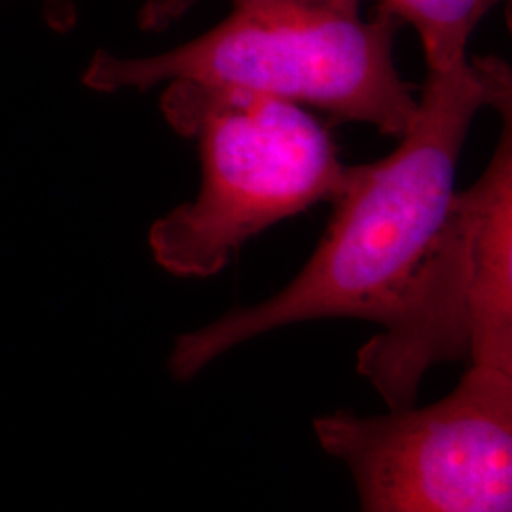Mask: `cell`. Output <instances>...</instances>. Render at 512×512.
<instances>
[{"instance_id":"cell-2","label":"cell","mask_w":512,"mask_h":512,"mask_svg":"<svg viewBox=\"0 0 512 512\" xmlns=\"http://www.w3.org/2000/svg\"><path fill=\"white\" fill-rule=\"evenodd\" d=\"M226 18L181 46L147 57L93 55L84 86L95 92H147L198 82L264 93L401 137L418 95L395 63L399 19L361 0H230Z\"/></svg>"},{"instance_id":"cell-4","label":"cell","mask_w":512,"mask_h":512,"mask_svg":"<svg viewBox=\"0 0 512 512\" xmlns=\"http://www.w3.org/2000/svg\"><path fill=\"white\" fill-rule=\"evenodd\" d=\"M363 512H512V374L469 366L439 403L313 421Z\"/></svg>"},{"instance_id":"cell-3","label":"cell","mask_w":512,"mask_h":512,"mask_svg":"<svg viewBox=\"0 0 512 512\" xmlns=\"http://www.w3.org/2000/svg\"><path fill=\"white\" fill-rule=\"evenodd\" d=\"M165 122L200 154L192 202L156 220L154 260L177 277H211L239 249L281 220L334 202L349 179L329 131L306 107L264 93L169 82Z\"/></svg>"},{"instance_id":"cell-1","label":"cell","mask_w":512,"mask_h":512,"mask_svg":"<svg viewBox=\"0 0 512 512\" xmlns=\"http://www.w3.org/2000/svg\"><path fill=\"white\" fill-rule=\"evenodd\" d=\"M512 107L509 65L469 57L446 73H427L412 124L378 162L349 165V179L308 264L268 300L228 311L184 332L169 372L188 382L226 351L262 334L315 319L378 323V342L410 325L423 272L456 196V171L467 133L482 109Z\"/></svg>"},{"instance_id":"cell-6","label":"cell","mask_w":512,"mask_h":512,"mask_svg":"<svg viewBox=\"0 0 512 512\" xmlns=\"http://www.w3.org/2000/svg\"><path fill=\"white\" fill-rule=\"evenodd\" d=\"M198 2L200 0H145L137 14V25L145 33H164Z\"/></svg>"},{"instance_id":"cell-5","label":"cell","mask_w":512,"mask_h":512,"mask_svg":"<svg viewBox=\"0 0 512 512\" xmlns=\"http://www.w3.org/2000/svg\"><path fill=\"white\" fill-rule=\"evenodd\" d=\"M363 2V0H361ZM399 23L416 29L427 73H446L467 59L478 23L503 0H376Z\"/></svg>"},{"instance_id":"cell-7","label":"cell","mask_w":512,"mask_h":512,"mask_svg":"<svg viewBox=\"0 0 512 512\" xmlns=\"http://www.w3.org/2000/svg\"><path fill=\"white\" fill-rule=\"evenodd\" d=\"M44 4V19L57 31L67 33L76 23V6L73 0H42Z\"/></svg>"}]
</instances>
